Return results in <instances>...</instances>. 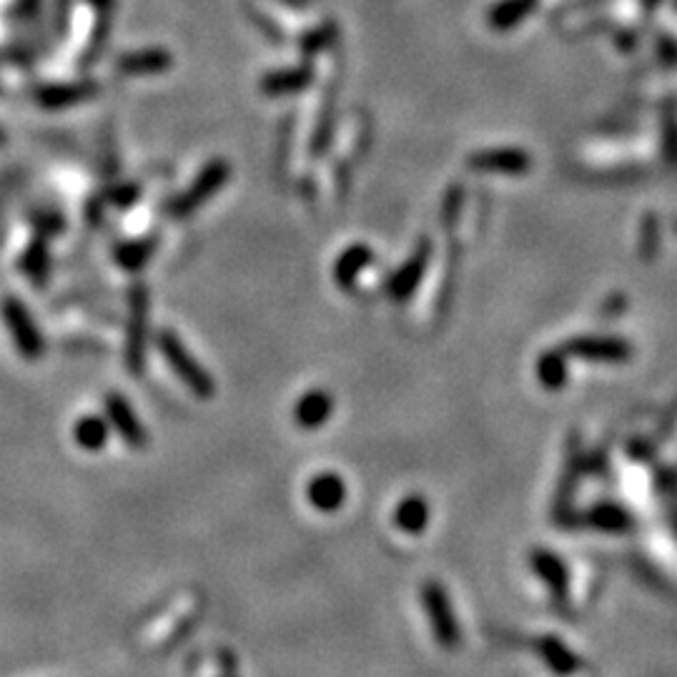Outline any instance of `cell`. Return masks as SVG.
<instances>
[{
    "label": "cell",
    "mask_w": 677,
    "mask_h": 677,
    "mask_svg": "<svg viewBox=\"0 0 677 677\" xmlns=\"http://www.w3.org/2000/svg\"><path fill=\"white\" fill-rule=\"evenodd\" d=\"M158 349H161L163 359L171 364V369L176 372V377L191 389V394L199 399H211L216 394V382L204 367L194 359V354L186 349V344L181 342L179 334L171 329H163L158 334Z\"/></svg>",
    "instance_id": "obj_1"
},
{
    "label": "cell",
    "mask_w": 677,
    "mask_h": 677,
    "mask_svg": "<svg viewBox=\"0 0 677 677\" xmlns=\"http://www.w3.org/2000/svg\"><path fill=\"white\" fill-rule=\"evenodd\" d=\"M419 600H422L427 620L432 625L434 640L447 650L457 647L462 640V632H459L457 615H454L452 600H449V592L444 590V585H439L437 580L424 582L422 590H419Z\"/></svg>",
    "instance_id": "obj_2"
},
{
    "label": "cell",
    "mask_w": 677,
    "mask_h": 677,
    "mask_svg": "<svg viewBox=\"0 0 677 677\" xmlns=\"http://www.w3.org/2000/svg\"><path fill=\"white\" fill-rule=\"evenodd\" d=\"M131 316H128V336H126V364L133 377L143 372L146 364V342H148V289L141 284L133 286L131 299Z\"/></svg>",
    "instance_id": "obj_3"
},
{
    "label": "cell",
    "mask_w": 677,
    "mask_h": 677,
    "mask_svg": "<svg viewBox=\"0 0 677 677\" xmlns=\"http://www.w3.org/2000/svg\"><path fill=\"white\" fill-rule=\"evenodd\" d=\"M229 176L231 166L226 161L209 163V166L199 174V179L191 184V189L186 191V194H181L179 199H174V204H171V216H174V219H184V216L194 214L204 201H209L211 196L229 181Z\"/></svg>",
    "instance_id": "obj_4"
},
{
    "label": "cell",
    "mask_w": 677,
    "mask_h": 677,
    "mask_svg": "<svg viewBox=\"0 0 677 677\" xmlns=\"http://www.w3.org/2000/svg\"><path fill=\"white\" fill-rule=\"evenodd\" d=\"M467 166L474 174L522 176L532 168V156L522 148H489V151L472 153L467 158Z\"/></svg>",
    "instance_id": "obj_5"
},
{
    "label": "cell",
    "mask_w": 677,
    "mask_h": 677,
    "mask_svg": "<svg viewBox=\"0 0 677 677\" xmlns=\"http://www.w3.org/2000/svg\"><path fill=\"white\" fill-rule=\"evenodd\" d=\"M3 319H6L8 326H11L13 342H16L21 357L31 359V362H33V359L41 357V354H43V339H41V334H38L36 321L31 319V314H28L26 306H23L21 301H16V299L3 301Z\"/></svg>",
    "instance_id": "obj_6"
},
{
    "label": "cell",
    "mask_w": 677,
    "mask_h": 677,
    "mask_svg": "<svg viewBox=\"0 0 677 677\" xmlns=\"http://www.w3.org/2000/svg\"><path fill=\"white\" fill-rule=\"evenodd\" d=\"M103 407H106V417L111 422V427L116 429L118 437L133 449H143L148 444V429L143 427L138 414L133 412V404L128 402L123 394L111 392L103 399Z\"/></svg>",
    "instance_id": "obj_7"
},
{
    "label": "cell",
    "mask_w": 677,
    "mask_h": 677,
    "mask_svg": "<svg viewBox=\"0 0 677 677\" xmlns=\"http://www.w3.org/2000/svg\"><path fill=\"white\" fill-rule=\"evenodd\" d=\"M429 256H432V244H429V241H422V244L417 246V251H414L412 259L404 261V264L394 271L392 279H389L387 284L389 296H392L394 301H407L409 296L414 294V289H417L419 281H422L424 271H427Z\"/></svg>",
    "instance_id": "obj_8"
},
{
    "label": "cell",
    "mask_w": 677,
    "mask_h": 677,
    "mask_svg": "<svg viewBox=\"0 0 677 677\" xmlns=\"http://www.w3.org/2000/svg\"><path fill=\"white\" fill-rule=\"evenodd\" d=\"M334 412V399L324 389H311L304 397L296 402L294 407V419L301 429H319L321 424H326Z\"/></svg>",
    "instance_id": "obj_9"
},
{
    "label": "cell",
    "mask_w": 677,
    "mask_h": 677,
    "mask_svg": "<svg viewBox=\"0 0 677 677\" xmlns=\"http://www.w3.org/2000/svg\"><path fill=\"white\" fill-rule=\"evenodd\" d=\"M306 497L319 512H336L347 499V484L342 482V477H336L331 472L319 474L306 487Z\"/></svg>",
    "instance_id": "obj_10"
},
{
    "label": "cell",
    "mask_w": 677,
    "mask_h": 677,
    "mask_svg": "<svg viewBox=\"0 0 677 677\" xmlns=\"http://www.w3.org/2000/svg\"><path fill=\"white\" fill-rule=\"evenodd\" d=\"M311 81H314V68L296 66L286 68V71L269 73V76L261 78V91H264L266 96H286V93L304 91Z\"/></svg>",
    "instance_id": "obj_11"
},
{
    "label": "cell",
    "mask_w": 677,
    "mask_h": 677,
    "mask_svg": "<svg viewBox=\"0 0 677 677\" xmlns=\"http://www.w3.org/2000/svg\"><path fill=\"white\" fill-rule=\"evenodd\" d=\"M174 58L171 53L161 51V48H151V51H138L131 56H123L118 61V71L123 76H156L171 68Z\"/></svg>",
    "instance_id": "obj_12"
},
{
    "label": "cell",
    "mask_w": 677,
    "mask_h": 677,
    "mask_svg": "<svg viewBox=\"0 0 677 677\" xmlns=\"http://www.w3.org/2000/svg\"><path fill=\"white\" fill-rule=\"evenodd\" d=\"M429 520H432V512H429V502L419 494H412V497H404L402 502L397 504V512H394V522L402 532L407 535H422L427 530Z\"/></svg>",
    "instance_id": "obj_13"
},
{
    "label": "cell",
    "mask_w": 677,
    "mask_h": 677,
    "mask_svg": "<svg viewBox=\"0 0 677 677\" xmlns=\"http://www.w3.org/2000/svg\"><path fill=\"white\" fill-rule=\"evenodd\" d=\"M537 3L540 0H499L497 6L489 11V26L494 31H510L537 11Z\"/></svg>",
    "instance_id": "obj_14"
},
{
    "label": "cell",
    "mask_w": 677,
    "mask_h": 677,
    "mask_svg": "<svg viewBox=\"0 0 677 677\" xmlns=\"http://www.w3.org/2000/svg\"><path fill=\"white\" fill-rule=\"evenodd\" d=\"M374 254L369 246L359 244V246H352V249L344 251L342 256H339V261H336L334 266V279L339 286H352L354 281H357V276L362 274V269H367L369 264H372Z\"/></svg>",
    "instance_id": "obj_15"
},
{
    "label": "cell",
    "mask_w": 677,
    "mask_h": 677,
    "mask_svg": "<svg viewBox=\"0 0 677 677\" xmlns=\"http://www.w3.org/2000/svg\"><path fill=\"white\" fill-rule=\"evenodd\" d=\"M108 437H111V427L103 417H81L73 427V439L86 452H98L106 447Z\"/></svg>",
    "instance_id": "obj_16"
},
{
    "label": "cell",
    "mask_w": 677,
    "mask_h": 677,
    "mask_svg": "<svg viewBox=\"0 0 677 677\" xmlns=\"http://www.w3.org/2000/svg\"><path fill=\"white\" fill-rule=\"evenodd\" d=\"M570 352L590 359L625 357V347L617 342H610V339H577V342L570 344Z\"/></svg>",
    "instance_id": "obj_17"
},
{
    "label": "cell",
    "mask_w": 677,
    "mask_h": 677,
    "mask_svg": "<svg viewBox=\"0 0 677 677\" xmlns=\"http://www.w3.org/2000/svg\"><path fill=\"white\" fill-rule=\"evenodd\" d=\"M93 93H96V86L93 83H76V86H56V88H48L46 93L41 96V101L46 103V106H66V103H78V101H86V98H91Z\"/></svg>",
    "instance_id": "obj_18"
},
{
    "label": "cell",
    "mask_w": 677,
    "mask_h": 677,
    "mask_svg": "<svg viewBox=\"0 0 677 677\" xmlns=\"http://www.w3.org/2000/svg\"><path fill=\"white\" fill-rule=\"evenodd\" d=\"M153 246H156V239H143V241H133V244L121 246V249L116 251L118 264L128 271L141 269V266L151 259Z\"/></svg>",
    "instance_id": "obj_19"
},
{
    "label": "cell",
    "mask_w": 677,
    "mask_h": 677,
    "mask_svg": "<svg viewBox=\"0 0 677 677\" xmlns=\"http://www.w3.org/2000/svg\"><path fill=\"white\" fill-rule=\"evenodd\" d=\"M537 372H540V379L547 387H557V384L565 382V364H562L560 354H545L537 364Z\"/></svg>",
    "instance_id": "obj_20"
},
{
    "label": "cell",
    "mask_w": 677,
    "mask_h": 677,
    "mask_svg": "<svg viewBox=\"0 0 677 677\" xmlns=\"http://www.w3.org/2000/svg\"><path fill=\"white\" fill-rule=\"evenodd\" d=\"M662 141H665V156L667 161L677 163V113L672 111L665 116V131H662Z\"/></svg>",
    "instance_id": "obj_21"
},
{
    "label": "cell",
    "mask_w": 677,
    "mask_h": 677,
    "mask_svg": "<svg viewBox=\"0 0 677 677\" xmlns=\"http://www.w3.org/2000/svg\"><path fill=\"white\" fill-rule=\"evenodd\" d=\"M331 38H334V26H321L301 41V48H304V53H316L329 46Z\"/></svg>",
    "instance_id": "obj_22"
}]
</instances>
